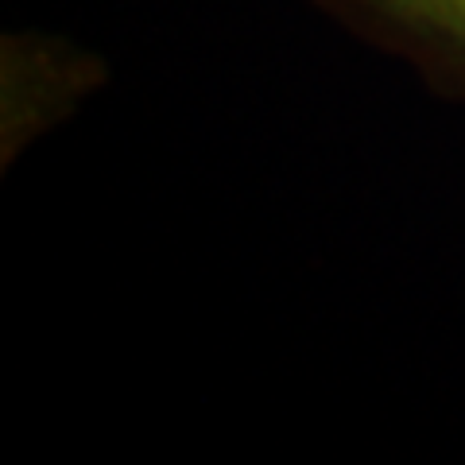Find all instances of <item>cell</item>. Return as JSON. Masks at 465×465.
Wrapping results in <instances>:
<instances>
[{"mask_svg": "<svg viewBox=\"0 0 465 465\" xmlns=\"http://www.w3.org/2000/svg\"><path fill=\"white\" fill-rule=\"evenodd\" d=\"M109 82L105 58L35 27L0 39V167L24 159Z\"/></svg>", "mask_w": 465, "mask_h": 465, "instance_id": "6da1fadb", "label": "cell"}, {"mask_svg": "<svg viewBox=\"0 0 465 465\" xmlns=\"http://www.w3.org/2000/svg\"><path fill=\"white\" fill-rule=\"evenodd\" d=\"M349 35L400 58L442 97L465 101V0H311Z\"/></svg>", "mask_w": 465, "mask_h": 465, "instance_id": "7a4b0ae2", "label": "cell"}]
</instances>
